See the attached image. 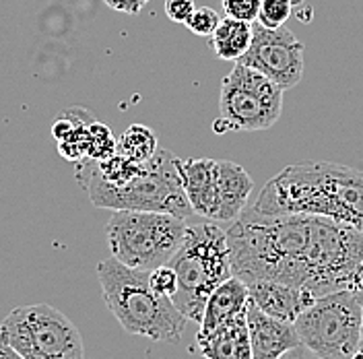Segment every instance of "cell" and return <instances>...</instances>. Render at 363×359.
I'll return each mask as SVG.
<instances>
[{
    "instance_id": "cell-1",
    "label": "cell",
    "mask_w": 363,
    "mask_h": 359,
    "mask_svg": "<svg viewBox=\"0 0 363 359\" xmlns=\"http://www.w3.org/2000/svg\"><path fill=\"white\" fill-rule=\"evenodd\" d=\"M231 272L246 285L279 281L314 297L357 289L363 275V231L308 213L264 215L254 206L227 229Z\"/></svg>"
},
{
    "instance_id": "cell-2",
    "label": "cell",
    "mask_w": 363,
    "mask_h": 359,
    "mask_svg": "<svg viewBox=\"0 0 363 359\" xmlns=\"http://www.w3.org/2000/svg\"><path fill=\"white\" fill-rule=\"evenodd\" d=\"M252 206L264 215H320L363 231V172L330 161L287 165L264 184Z\"/></svg>"
},
{
    "instance_id": "cell-3",
    "label": "cell",
    "mask_w": 363,
    "mask_h": 359,
    "mask_svg": "<svg viewBox=\"0 0 363 359\" xmlns=\"http://www.w3.org/2000/svg\"><path fill=\"white\" fill-rule=\"evenodd\" d=\"M149 272L130 269L113 256L101 260L97 279L104 302L128 335L157 343H180L188 318L174 306L172 297L151 287Z\"/></svg>"
},
{
    "instance_id": "cell-4",
    "label": "cell",
    "mask_w": 363,
    "mask_h": 359,
    "mask_svg": "<svg viewBox=\"0 0 363 359\" xmlns=\"http://www.w3.org/2000/svg\"><path fill=\"white\" fill-rule=\"evenodd\" d=\"M167 265L178 277L174 306L188 320L201 322L211 293L233 275L227 231L208 219L188 223L180 248Z\"/></svg>"
},
{
    "instance_id": "cell-5",
    "label": "cell",
    "mask_w": 363,
    "mask_h": 359,
    "mask_svg": "<svg viewBox=\"0 0 363 359\" xmlns=\"http://www.w3.org/2000/svg\"><path fill=\"white\" fill-rule=\"evenodd\" d=\"M180 161L172 151L157 149V153L140 165V172L128 184L120 188H91L85 192L97 209L155 211L188 221L194 213L184 192Z\"/></svg>"
},
{
    "instance_id": "cell-6",
    "label": "cell",
    "mask_w": 363,
    "mask_h": 359,
    "mask_svg": "<svg viewBox=\"0 0 363 359\" xmlns=\"http://www.w3.org/2000/svg\"><path fill=\"white\" fill-rule=\"evenodd\" d=\"M186 219L155 211H113L106 225L112 256L138 270H155L172 260L186 233Z\"/></svg>"
},
{
    "instance_id": "cell-7",
    "label": "cell",
    "mask_w": 363,
    "mask_h": 359,
    "mask_svg": "<svg viewBox=\"0 0 363 359\" xmlns=\"http://www.w3.org/2000/svg\"><path fill=\"white\" fill-rule=\"evenodd\" d=\"M362 292L342 289L318 297L295 318L294 326L303 347L322 358L349 359L362 337Z\"/></svg>"
},
{
    "instance_id": "cell-8",
    "label": "cell",
    "mask_w": 363,
    "mask_h": 359,
    "mask_svg": "<svg viewBox=\"0 0 363 359\" xmlns=\"http://www.w3.org/2000/svg\"><path fill=\"white\" fill-rule=\"evenodd\" d=\"M0 341L25 359H85L79 328L50 304L15 308L0 324Z\"/></svg>"
},
{
    "instance_id": "cell-9",
    "label": "cell",
    "mask_w": 363,
    "mask_h": 359,
    "mask_svg": "<svg viewBox=\"0 0 363 359\" xmlns=\"http://www.w3.org/2000/svg\"><path fill=\"white\" fill-rule=\"evenodd\" d=\"M283 112V89L262 72L235 62L221 81L219 120L213 122L217 135L269 131Z\"/></svg>"
},
{
    "instance_id": "cell-10",
    "label": "cell",
    "mask_w": 363,
    "mask_h": 359,
    "mask_svg": "<svg viewBox=\"0 0 363 359\" xmlns=\"http://www.w3.org/2000/svg\"><path fill=\"white\" fill-rule=\"evenodd\" d=\"M262 72L283 91L294 89L303 79V44L281 25L277 29L252 23V44L240 60Z\"/></svg>"
},
{
    "instance_id": "cell-11",
    "label": "cell",
    "mask_w": 363,
    "mask_h": 359,
    "mask_svg": "<svg viewBox=\"0 0 363 359\" xmlns=\"http://www.w3.org/2000/svg\"><path fill=\"white\" fill-rule=\"evenodd\" d=\"M252 359H281L289 349L301 345L294 322L264 314L252 299L246 312Z\"/></svg>"
},
{
    "instance_id": "cell-12",
    "label": "cell",
    "mask_w": 363,
    "mask_h": 359,
    "mask_svg": "<svg viewBox=\"0 0 363 359\" xmlns=\"http://www.w3.org/2000/svg\"><path fill=\"white\" fill-rule=\"evenodd\" d=\"M180 176L192 213L208 221H217L219 219L217 159H184L180 161Z\"/></svg>"
},
{
    "instance_id": "cell-13",
    "label": "cell",
    "mask_w": 363,
    "mask_h": 359,
    "mask_svg": "<svg viewBox=\"0 0 363 359\" xmlns=\"http://www.w3.org/2000/svg\"><path fill=\"white\" fill-rule=\"evenodd\" d=\"M250 299L264 312V314L295 322V318L301 314L308 306L316 302L312 293L301 287L279 283V281H254L248 283Z\"/></svg>"
},
{
    "instance_id": "cell-14",
    "label": "cell",
    "mask_w": 363,
    "mask_h": 359,
    "mask_svg": "<svg viewBox=\"0 0 363 359\" xmlns=\"http://www.w3.org/2000/svg\"><path fill=\"white\" fill-rule=\"evenodd\" d=\"M250 304L248 285L238 279L235 275H231L227 281H223L215 292L211 293V297L206 299L201 318V328L199 335L213 333L215 328L229 324L242 316H246Z\"/></svg>"
},
{
    "instance_id": "cell-15",
    "label": "cell",
    "mask_w": 363,
    "mask_h": 359,
    "mask_svg": "<svg viewBox=\"0 0 363 359\" xmlns=\"http://www.w3.org/2000/svg\"><path fill=\"white\" fill-rule=\"evenodd\" d=\"M217 184H219V219L217 221L233 223L248 206L254 180L250 178L248 172L235 161L217 159Z\"/></svg>"
},
{
    "instance_id": "cell-16",
    "label": "cell",
    "mask_w": 363,
    "mask_h": 359,
    "mask_svg": "<svg viewBox=\"0 0 363 359\" xmlns=\"http://www.w3.org/2000/svg\"><path fill=\"white\" fill-rule=\"evenodd\" d=\"M95 116L83 108H70L52 124V135L58 143V153L67 161L79 163L89 158V126Z\"/></svg>"
},
{
    "instance_id": "cell-17",
    "label": "cell",
    "mask_w": 363,
    "mask_h": 359,
    "mask_svg": "<svg viewBox=\"0 0 363 359\" xmlns=\"http://www.w3.org/2000/svg\"><path fill=\"white\" fill-rule=\"evenodd\" d=\"M196 347L204 359H252L246 316L215 328L213 333L196 335Z\"/></svg>"
},
{
    "instance_id": "cell-18",
    "label": "cell",
    "mask_w": 363,
    "mask_h": 359,
    "mask_svg": "<svg viewBox=\"0 0 363 359\" xmlns=\"http://www.w3.org/2000/svg\"><path fill=\"white\" fill-rule=\"evenodd\" d=\"M252 44V23L225 17L208 35V48L215 58L225 62H240Z\"/></svg>"
},
{
    "instance_id": "cell-19",
    "label": "cell",
    "mask_w": 363,
    "mask_h": 359,
    "mask_svg": "<svg viewBox=\"0 0 363 359\" xmlns=\"http://www.w3.org/2000/svg\"><path fill=\"white\" fill-rule=\"evenodd\" d=\"M157 135L145 124H130L118 138L116 151L135 163H145L157 153Z\"/></svg>"
},
{
    "instance_id": "cell-20",
    "label": "cell",
    "mask_w": 363,
    "mask_h": 359,
    "mask_svg": "<svg viewBox=\"0 0 363 359\" xmlns=\"http://www.w3.org/2000/svg\"><path fill=\"white\" fill-rule=\"evenodd\" d=\"M116 145L118 140L113 138L112 128L95 118L89 126V158L87 159L99 161V159L110 158L112 153H116Z\"/></svg>"
},
{
    "instance_id": "cell-21",
    "label": "cell",
    "mask_w": 363,
    "mask_h": 359,
    "mask_svg": "<svg viewBox=\"0 0 363 359\" xmlns=\"http://www.w3.org/2000/svg\"><path fill=\"white\" fill-rule=\"evenodd\" d=\"M295 4L294 0H262L260 2V13H258V23L264 27L277 29L285 25L291 17Z\"/></svg>"
},
{
    "instance_id": "cell-22",
    "label": "cell",
    "mask_w": 363,
    "mask_h": 359,
    "mask_svg": "<svg viewBox=\"0 0 363 359\" xmlns=\"http://www.w3.org/2000/svg\"><path fill=\"white\" fill-rule=\"evenodd\" d=\"M221 23V15L211 9V6H196L194 13L190 15V19L186 21V27L194 33V35H201V38H208L217 25Z\"/></svg>"
},
{
    "instance_id": "cell-23",
    "label": "cell",
    "mask_w": 363,
    "mask_h": 359,
    "mask_svg": "<svg viewBox=\"0 0 363 359\" xmlns=\"http://www.w3.org/2000/svg\"><path fill=\"white\" fill-rule=\"evenodd\" d=\"M260 2L262 0H221V6L225 17L244 23H256L260 13Z\"/></svg>"
},
{
    "instance_id": "cell-24",
    "label": "cell",
    "mask_w": 363,
    "mask_h": 359,
    "mask_svg": "<svg viewBox=\"0 0 363 359\" xmlns=\"http://www.w3.org/2000/svg\"><path fill=\"white\" fill-rule=\"evenodd\" d=\"M149 281H151V287L161 295H167V297H174V293L178 289V277H176V270L172 269L169 265H163L159 269L151 270L149 272Z\"/></svg>"
},
{
    "instance_id": "cell-25",
    "label": "cell",
    "mask_w": 363,
    "mask_h": 359,
    "mask_svg": "<svg viewBox=\"0 0 363 359\" xmlns=\"http://www.w3.org/2000/svg\"><path fill=\"white\" fill-rule=\"evenodd\" d=\"M163 9H165V15L169 21L186 25V21L190 19V15L196 9V2L194 0H165Z\"/></svg>"
},
{
    "instance_id": "cell-26",
    "label": "cell",
    "mask_w": 363,
    "mask_h": 359,
    "mask_svg": "<svg viewBox=\"0 0 363 359\" xmlns=\"http://www.w3.org/2000/svg\"><path fill=\"white\" fill-rule=\"evenodd\" d=\"M112 11L124 13V15H138L151 0H104Z\"/></svg>"
},
{
    "instance_id": "cell-27",
    "label": "cell",
    "mask_w": 363,
    "mask_h": 359,
    "mask_svg": "<svg viewBox=\"0 0 363 359\" xmlns=\"http://www.w3.org/2000/svg\"><path fill=\"white\" fill-rule=\"evenodd\" d=\"M281 359H330V358H322V355H318L314 351H310L308 347H303V345H297L294 349H289L285 355H281Z\"/></svg>"
},
{
    "instance_id": "cell-28",
    "label": "cell",
    "mask_w": 363,
    "mask_h": 359,
    "mask_svg": "<svg viewBox=\"0 0 363 359\" xmlns=\"http://www.w3.org/2000/svg\"><path fill=\"white\" fill-rule=\"evenodd\" d=\"M0 359H25L21 353H17L13 347H9L6 343L0 341Z\"/></svg>"
},
{
    "instance_id": "cell-29",
    "label": "cell",
    "mask_w": 363,
    "mask_h": 359,
    "mask_svg": "<svg viewBox=\"0 0 363 359\" xmlns=\"http://www.w3.org/2000/svg\"><path fill=\"white\" fill-rule=\"evenodd\" d=\"M349 359H363V347H357V349L351 353V358Z\"/></svg>"
},
{
    "instance_id": "cell-30",
    "label": "cell",
    "mask_w": 363,
    "mask_h": 359,
    "mask_svg": "<svg viewBox=\"0 0 363 359\" xmlns=\"http://www.w3.org/2000/svg\"><path fill=\"white\" fill-rule=\"evenodd\" d=\"M306 2H308V0H294V4L297 6V9H303V6H306Z\"/></svg>"
},
{
    "instance_id": "cell-31",
    "label": "cell",
    "mask_w": 363,
    "mask_h": 359,
    "mask_svg": "<svg viewBox=\"0 0 363 359\" xmlns=\"http://www.w3.org/2000/svg\"><path fill=\"white\" fill-rule=\"evenodd\" d=\"M362 308H363V293H362ZM359 347H363V320H362V337H359Z\"/></svg>"
},
{
    "instance_id": "cell-32",
    "label": "cell",
    "mask_w": 363,
    "mask_h": 359,
    "mask_svg": "<svg viewBox=\"0 0 363 359\" xmlns=\"http://www.w3.org/2000/svg\"><path fill=\"white\" fill-rule=\"evenodd\" d=\"M357 289L363 293V275H362V279H359V285H357Z\"/></svg>"
}]
</instances>
